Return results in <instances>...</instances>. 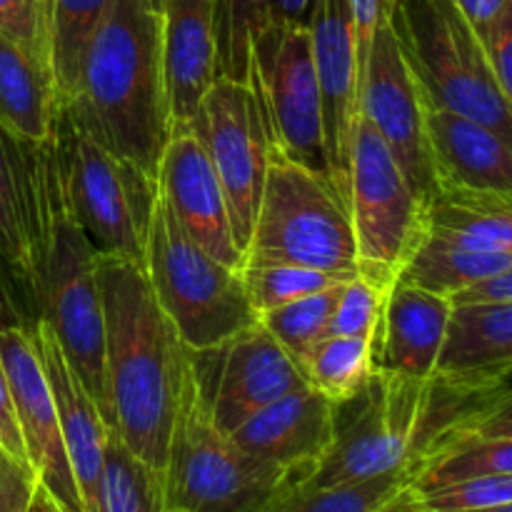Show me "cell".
<instances>
[{
	"label": "cell",
	"instance_id": "cell-17",
	"mask_svg": "<svg viewBox=\"0 0 512 512\" xmlns=\"http://www.w3.org/2000/svg\"><path fill=\"white\" fill-rule=\"evenodd\" d=\"M158 188L183 233L228 268L243 265V250L230 230L228 203L213 163L193 128L170 130L158 168Z\"/></svg>",
	"mask_w": 512,
	"mask_h": 512
},
{
	"label": "cell",
	"instance_id": "cell-2",
	"mask_svg": "<svg viewBox=\"0 0 512 512\" xmlns=\"http://www.w3.org/2000/svg\"><path fill=\"white\" fill-rule=\"evenodd\" d=\"M73 103L115 158L158 180L170 113L160 13L148 0H110L85 50Z\"/></svg>",
	"mask_w": 512,
	"mask_h": 512
},
{
	"label": "cell",
	"instance_id": "cell-33",
	"mask_svg": "<svg viewBox=\"0 0 512 512\" xmlns=\"http://www.w3.org/2000/svg\"><path fill=\"white\" fill-rule=\"evenodd\" d=\"M340 288H343V283L258 315V323L273 335L275 343L290 355V360L298 368L305 355H308V350L320 338H325L330 315H333L335 303H338Z\"/></svg>",
	"mask_w": 512,
	"mask_h": 512
},
{
	"label": "cell",
	"instance_id": "cell-23",
	"mask_svg": "<svg viewBox=\"0 0 512 512\" xmlns=\"http://www.w3.org/2000/svg\"><path fill=\"white\" fill-rule=\"evenodd\" d=\"M512 370V303L450 305L433 375H493Z\"/></svg>",
	"mask_w": 512,
	"mask_h": 512
},
{
	"label": "cell",
	"instance_id": "cell-30",
	"mask_svg": "<svg viewBox=\"0 0 512 512\" xmlns=\"http://www.w3.org/2000/svg\"><path fill=\"white\" fill-rule=\"evenodd\" d=\"M410 490L408 468L378 475L358 483L295 485L280 495L268 512H383Z\"/></svg>",
	"mask_w": 512,
	"mask_h": 512
},
{
	"label": "cell",
	"instance_id": "cell-39",
	"mask_svg": "<svg viewBox=\"0 0 512 512\" xmlns=\"http://www.w3.org/2000/svg\"><path fill=\"white\" fill-rule=\"evenodd\" d=\"M33 473L0 453V512H30L35 498Z\"/></svg>",
	"mask_w": 512,
	"mask_h": 512
},
{
	"label": "cell",
	"instance_id": "cell-28",
	"mask_svg": "<svg viewBox=\"0 0 512 512\" xmlns=\"http://www.w3.org/2000/svg\"><path fill=\"white\" fill-rule=\"evenodd\" d=\"M108 8L110 0H48L50 70L60 103L78 95L85 50Z\"/></svg>",
	"mask_w": 512,
	"mask_h": 512
},
{
	"label": "cell",
	"instance_id": "cell-34",
	"mask_svg": "<svg viewBox=\"0 0 512 512\" xmlns=\"http://www.w3.org/2000/svg\"><path fill=\"white\" fill-rule=\"evenodd\" d=\"M268 20V0H215L218 78L248 80L250 45Z\"/></svg>",
	"mask_w": 512,
	"mask_h": 512
},
{
	"label": "cell",
	"instance_id": "cell-37",
	"mask_svg": "<svg viewBox=\"0 0 512 512\" xmlns=\"http://www.w3.org/2000/svg\"><path fill=\"white\" fill-rule=\"evenodd\" d=\"M0 35L18 43L50 70L48 0H0Z\"/></svg>",
	"mask_w": 512,
	"mask_h": 512
},
{
	"label": "cell",
	"instance_id": "cell-15",
	"mask_svg": "<svg viewBox=\"0 0 512 512\" xmlns=\"http://www.w3.org/2000/svg\"><path fill=\"white\" fill-rule=\"evenodd\" d=\"M358 110L373 123L400 173L420 203L435 195L433 165H430L428 135H425V108L418 88L400 55L388 18L375 30L368 63L360 80Z\"/></svg>",
	"mask_w": 512,
	"mask_h": 512
},
{
	"label": "cell",
	"instance_id": "cell-22",
	"mask_svg": "<svg viewBox=\"0 0 512 512\" xmlns=\"http://www.w3.org/2000/svg\"><path fill=\"white\" fill-rule=\"evenodd\" d=\"M430 165L438 190L512 195L510 140L453 110H425Z\"/></svg>",
	"mask_w": 512,
	"mask_h": 512
},
{
	"label": "cell",
	"instance_id": "cell-14",
	"mask_svg": "<svg viewBox=\"0 0 512 512\" xmlns=\"http://www.w3.org/2000/svg\"><path fill=\"white\" fill-rule=\"evenodd\" d=\"M0 368L8 380L20 438H23L25 463L33 473L35 485L58 512H85L65 453L58 410L45 383L43 365L35 353L28 328L23 325L0 328Z\"/></svg>",
	"mask_w": 512,
	"mask_h": 512
},
{
	"label": "cell",
	"instance_id": "cell-24",
	"mask_svg": "<svg viewBox=\"0 0 512 512\" xmlns=\"http://www.w3.org/2000/svg\"><path fill=\"white\" fill-rule=\"evenodd\" d=\"M423 233L483 253H512V195L435 190L423 205Z\"/></svg>",
	"mask_w": 512,
	"mask_h": 512
},
{
	"label": "cell",
	"instance_id": "cell-41",
	"mask_svg": "<svg viewBox=\"0 0 512 512\" xmlns=\"http://www.w3.org/2000/svg\"><path fill=\"white\" fill-rule=\"evenodd\" d=\"M0 453H5L8 458H13L15 463L25 465V450H23V438H20L18 418H15L13 398H10L8 380H5L3 368H0Z\"/></svg>",
	"mask_w": 512,
	"mask_h": 512
},
{
	"label": "cell",
	"instance_id": "cell-4",
	"mask_svg": "<svg viewBox=\"0 0 512 512\" xmlns=\"http://www.w3.org/2000/svg\"><path fill=\"white\" fill-rule=\"evenodd\" d=\"M50 145L65 203L95 253L143 268L158 180L115 158L73 100L55 110Z\"/></svg>",
	"mask_w": 512,
	"mask_h": 512
},
{
	"label": "cell",
	"instance_id": "cell-10",
	"mask_svg": "<svg viewBox=\"0 0 512 512\" xmlns=\"http://www.w3.org/2000/svg\"><path fill=\"white\" fill-rule=\"evenodd\" d=\"M348 215L358 278L390 290L423 235V203L415 198L388 145L360 110L350 145Z\"/></svg>",
	"mask_w": 512,
	"mask_h": 512
},
{
	"label": "cell",
	"instance_id": "cell-31",
	"mask_svg": "<svg viewBox=\"0 0 512 512\" xmlns=\"http://www.w3.org/2000/svg\"><path fill=\"white\" fill-rule=\"evenodd\" d=\"M300 373L310 388L323 393L330 403H340L358 393L373 375L370 340L343 335L320 338L300 363Z\"/></svg>",
	"mask_w": 512,
	"mask_h": 512
},
{
	"label": "cell",
	"instance_id": "cell-11",
	"mask_svg": "<svg viewBox=\"0 0 512 512\" xmlns=\"http://www.w3.org/2000/svg\"><path fill=\"white\" fill-rule=\"evenodd\" d=\"M420 385L373 370L358 393L333 403V443L303 485L328 488L403 470Z\"/></svg>",
	"mask_w": 512,
	"mask_h": 512
},
{
	"label": "cell",
	"instance_id": "cell-27",
	"mask_svg": "<svg viewBox=\"0 0 512 512\" xmlns=\"http://www.w3.org/2000/svg\"><path fill=\"white\" fill-rule=\"evenodd\" d=\"M512 270V253H483L423 233L398 273V283L450 298L465 285Z\"/></svg>",
	"mask_w": 512,
	"mask_h": 512
},
{
	"label": "cell",
	"instance_id": "cell-20",
	"mask_svg": "<svg viewBox=\"0 0 512 512\" xmlns=\"http://www.w3.org/2000/svg\"><path fill=\"white\" fill-rule=\"evenodd\" d=\"M28 333L40 358V365H43L45 383H48L50 395H53L55 410H58L65 453H68L70 468H73L83 510L98 512L105 420L100 418L95 403L85 393L78 375L73 373V368L65 360L50 325L43 318H38L35 323H30Z\"/></svg>",
	"mask_w": 512,
	"mask_h": 512
},
{
	"label": "cell",
	"instance_id": "cell-26",
	"mask_svg": "<svg viewBox=\"0 0 512 512\" xmlns=\"http://www.w3.org/2000/svg\"><path fill=\"white\" fill-rule=\"evenodd\" d=\"M0 285L23 328L40 318L38 283L25 233L23 200L0 130Z\"/></svg>",
	"mask_w": 512,
	"mask_h": 512
},
{
	"label": "cell",
	"instance_id": "cell-47",
	"mask_svg": "<svg viewBox=\"0 0 512 512\" xmlns=\"http://www.w3.org/2000/svg\"><path fill=\"white\" fill-rule=\"evenodd\" d=\"M470 512H512V503H510V505H498V508H488V510H470Z\"/></svg>",
	"mask_w": 512,
	"mask_h": 512
},
{
	"label": "cell",
	"instance_id": "cell-13",
	"mask_svg": "<svg viewBox=\"0 0 512 512\" xmlns=\"http://www.w3.org/2000/svg\"><path fill=\"white\" fill-rule=\"evenodd\" d=\"M190 128L213 163L228 203L235 245L245 255L268 165V138L250 85L215 78Z\"/></svg>",
	"mask_w": 512,
	"mask_h": 512
},
{
	"label": "cell",
	"instance_id": "cell-32",
	"mask_svg": "<svg viewBox=\"0 0 512 512\" xmlns=\"http://www.w3.org/2000/svg\"><path fill=\"white\" fill-rule=\"evenodd\" d=\"M238 275L255 315H263L268 310L280 308V305L305 298V295H315L320 290L333 288V285L348 283V280H338L333 275L323 273V270L253 258H243Z\"/></svg>",
	"mask_w": 512,
	"mask_h": 512
},
{
	"label": "cell",
	"instance_id": "cell-6",
	"mask_svg": "<svg viewBox=\"0 0 512 512\" xmlns=\"http://www.w3.org/2000/svg\"><path fill=\"white\" fill-rule=\"evenodd\" d=\"M143 270L185 348H208L258 323L238 270L210 258L183 233L160 188L143 240Z\"/></svg>",
	"mask_w": 512,
	"mask_h": 512
},
{
	"label": "cell",
	"instance_id": "cell-44",
	"mask_svg": "<svg viewBox=\"0 0 512 512\" xmlns=\"http://www.w3.org/2000/svg\"><path fill=\"white\" fill-rule=\"evenodd\" d=\"M10 325H20L18 318H15L13 308L8 303V295H5L3 285H0V328H10Z\"/></svg>",
	"mask_w": 512,
	"mask_h": 512
},
{
	"label": "cell",
	"instance_id": "cell-19",
	"mask_svg": "<svg viewBox=\"0 0 512 512\" xmlns=\"http://www.w3.org/2000/svg\"><path fill=\"white\" fill-rule=\"evenodd\" d=\"M160 40L170 130L190 128L218 78L215 0H163Z\"/></svg>",
	"mask_w": 512,
	"mask_h": 512
},
{
	"label": "cell",
	"instance_id": "cell-5",
	"mask_svg": "<svg viewBox=\"0 0 512 512\" xmlns=\"http://www.w3.org/2000/svg\"><path fill=\"white\" fill-rule=\"evenodd\" d=\"M385 18L425 110H453L512 138V95L453 0H393Z\"/></svg>",
	"mask_w": 512,
	"mask_h": 512
},
{
	"label": "cell",
	"instance_id": "cell-51",
	"mask_svg": "<svg viewBox=\"0 0 512 512\" xmlns=\"http://www.w3.org/2000/svg\"><path fill=\"white\" fill-rule=\"evenodd\" d=\"M33 500H35V498H33ZM30 512H33V508H30Z\"/></svg>",
	"mask_w": 512,
	"mask_h": 512
},
{
	"label": "cell",
	"instance_id": "cell-49",
	"mask_svg": "<svg viewBox=\"0 0 512 512\" xmlns=\"http://www.w3.org/2000/svg\"><path fill=\"white\" fill-rule=\"evenodd\" d=\"M383 5H385V13H388L390 5H393V0H383Z\"/></svg>",
	"mask_w": 512,
	"mask_h": 512
},
{
	"label": "cell",
	"instance_id": "cell-46",
	"mask_svg": "<svg viewBox=\"0 0 512 512\" xmlns=\"http://www.w3.org/2000/svg\"><path fill=\"white\" fill-rule=\"evenodd\" d=\"M33 512H58L53 508V503H50L48 498H45L40 490H35V500H33Z\"/></svg>",
	"mask_w": 512,
	"mask_h": 512
},
{
	"label": "cell",
	"instance_id": "cell-8",
	"mask_svg": "<svg viewBox=\"0 0 512 512\" xmlns=\"http://www.w3.org/2000/svg\"><path fill=\"white\" fill-rule=\"evenodd\" d=\"M163 478L165 505L188 512H268L298 485L283 468L240 450L205 418L188 365Z\"/></svg>",
	"mask_w": 512,
	"mask_h": 512
},
{
	"label": "cell",
	"instance_id": "cell-3",
	"mask_svg": "<svg viewBox=\"0 0 512 512\" xmlns=\"http://www.w3.org/2000/svg\"><path fill=\"white\" fill-rule=\"evenodd\" d=\"M25 155L30 195L38 213L40 318L50 325L65 360L108 425L98 253L70 215L60 190L50 138L25 145Z\"/></svg>",
	"mask_w": 512,
	"mask_h": 512
},
{
	"label": "cell",
	"instance_id": "cell-35",
	"mask_svg": "<svg viewBox=\"0 0 512 512\" xmlns=\"http://www.w3.org/2000/svg\"><path fill=\"white\" fill-rule=\"evenodd\" d=\"M420 512H470L512 503V475H485V478L458 480L438 488L413 493Z\"/></svg>",
	"mask_w": 512,
	"mask_h": 512
},
{
	"label": "cell",
	"instance_id": "cell-16",
	"mask_svg": "<svg viewBox=\"0 0 512 512\" xmlns=\"http://www.w3.org/2000/svg\"><path fill=\"white\" fill-rule=\"evenodd\" d=\"M305 25L310 30L315 73L323 98L325 158L330 183L348 208V170L353 125L358 118V50L348 0H310Z\"/></svg>",
	"mask_w": 512,
	"mask_h": 512
},
{
	"label": "cell",
	"instance_id": "cell-48",
	"mask_svg": "<svg viewBox=\"0 0 512 512\" xmlns=\"http://www.w3.org/2000/svg\"><path fill=\"white\" fill-rule=\"evenodd\" d=\"M148 5L153 10H158V13H160V10H163V0H148Z\"/></svg>",
	"mask_w": 512,
	"mask_h": 512
},
{
	"label": "cell",
	"instance_id": "cell-29",
	"mask_svg": "<svg viewBox=\"0 0 512 512\" xmlns=\"http://www.w3.org/2000/svg\"><path fill=\"white\" fill-rule=\"evenodd\" d=\"M165 478L105 425L98 512H165Z\"/></svg>",
	"mask_w": 512,
	"mask_h": 512
},
{
	"label": "cell",
	"instance_id": "cell-50",
	"mask_svg": "<svg viewBox=\"0 0 512 512\" xmlns=\"http://www.w3.org/2000/svg\"><path fill=\"white\" fill-rule=\"evenodd\" d=\"M165 512H188V510H180V508H168Z\"/></svg>",
	"mask_w": 512,
	"mask_h": 512
},
{
	"label": "cell",
	"instance_id": "cell-18",
	"mask_svg": "<svg viewBox=\"0 0 512 512\" xmlns=\"http://www.w3.org/2000/svg\"><path fill=\"white\" fill-rule=\"evenodd\" d=\"M228 438L240 450L278 465L303 485L333 443V403L305 385L250 415Z\"/></svg>",
	"mask_w": 512,
	"mask_h": 512
},
{
	"label": "cell",
	"instance_id": "cell-21",
	"mask_svg": "<svg viewBox=\"0 0 512 512\" xmlns=\"http://www.w3.org/2000/svg\"><path fill=\"white\" fill-rule=\"evenodd\" d=\"M448 313V298L395 280L370 338L373 370L425 383L433 375Z\"/></svg>",
	"mask_w": 512,
	"mask_h": 512
},
{
	"label": "cell",
	"instance_id": "cell-38",
	"mask_svg": "<svg viewBox=\"0 0 512 512\" xmlns=\"http://www.w3.org/2000/svg\"><path fill=\"white\" fill-rule=\"evenodd\" d=\"M475 35H478L480 45H483V53L488 58V65L498 85L505 93L512 95V10L500 20H495L483 33Z\"/></svg>",
	"mask_w": 512,
	"mask_h": 512
},
{
	"label": "cell",
	"instance_id": "cell-9",
	"mask_svg": "<svg viewBox=\"0 0 512 512\" xmlns=\"http://www.w3.org/2000/svg\"><path fill=\"white\" fill-rule=\"evenodd\" d=\"M270 148L330 183L323 98L305 20H268L250 45L248 80ZM335 190V188H333Z\"/></svg>",
	"mask_w": 512,
	"mask_h": 512
},
{
	"label": "cell",
	"instance_id": "cell-12",
	"mask_svg": "<svg viewBox=\"0 0 512 512\" xmlns=\"http://www.w3.org/2000/svg\"><path fill=\"white\" fill-rule=\"evenodd\" d=\"M188 375L195 403L223 435L273 400L308 385L298 365L260 323L208 348H188Z\"/></svg>",
	"mask_w": 512,
	"mask_h": 512
},
{
	"label": "cell",
	"instance_id": "cell-7",
	"mask_svg": "<svg viewBox=\"0 0 512 512\" xmlns=\"http://www.w3.org/2000/svg\"><path fill=\"white\" fill-rule=\"evenodd\" d=\"M243 258L278 260L358 278L348 208L320 175L268 145L265 183Z\"/></svg>",
	"mask_w": 512,
	"mask_h": 512
},
{
	"label": "cell",
	"instance_id": "cell-1",
	"mask_svg": "<svg viewBox=\"0 0 512 512\" xmlns=\"http://www.w3.org/2000/svg\"><path fill=\"white\" fill-rule=\"evenodd\" d=\"M108 425L143 463L165 473L188 348L155 300L145 270L98 255Z\"/></svg>",
	"mask_w": 512,
	"mask_h": 512
},
{
	"label": "cell",
	"instance_id": "cell-40",
	"mask_svg": "<svg viewBox=\"0 0 512 512\" xmlns=\"http://www.w3.org/2000/svg\"><path fill=\"white\" fill-rule=\"evenodd\" d=\"M450 305H500L512 303V270L488 275L465 285L448 298Z\"/></svg>",
	"mask_w": 512,
	"mask_h": 512
},
{
	"label": "cell",
	"instance_id": "cell-43",
	"mask_svg": "<svg viewBox=\"0 0 512 512\" xmlns=\"http://www.w3.org/2000/svg\"><path fill=\"white\" fill-rule=\"evenodd\" d=\"M310 0H268L270 20H305Z\"/></svg>",
	"mask_w": 512,
	"mask_h": 512
},
{
	"label": "cell",
	"instance_id": "cell-36",
	"mask_svg": "<svg viewBox=\"0 0 512 512\" xmlns=\"http://www.w3.org/2000/svg\"><path fill=\"white\" fill-rule=\"evenodd\" d=\"M385 295L388 290L378 288V285L368 283L365 278H353L343 283L335 303L333 315H330L328 335H343V338H363L370 340L378 325L380 310H383Z\"/></svg>",
	"mask_w": 512,
	"mask_h": 512
},
{
	"label": "cell",
	"instance_id": "cell-42",
	"mask_svg": "<svg viewBox=\"0 0 512 512\" xmlns=\"http://www.w3.org/2000/svg\"><path fill=\"white\" fill-rule=\"evenodd\" d=\"M453 3L463 13V18L473 25L475 33H483L495 20L512 10V0H453Z\"/></svg>",
	"mask_w": 512,
	"mask_h": 512
},
{
	"label": "cell",
	"instance_id": "cell-45",
	"mask_svg": "<svg viewBox=\"0 0 512 512\" xmlns=\"http://www.w3.org/2000/svg\"><path fill=\"white\" fill-rule=\"evenodd\" d=\"M383 512H420V510L415 508V503H413V495H410V490H408V493H405L403 498H400V500H395V503L390 505L388 510H383Z\"/></svg>",
	"mask_w": 512,
	"mask_h": 512
},
{
	"label": "cell",
	"instance_id": "cell-25",
	"mask_svg": "<svg viewBox=\"0 0 512 512\" xmlns=\"http://www.w3.org/2000/svg\"><path fill=\"white\" fill-rule=\"evenodd\" d=\"M58 105L53 73L0 35V128L18 140L43 143L50 138Z\"/></svg>",
	"mask_w": 512,
	"mask_h": 512
}]
</instances>
